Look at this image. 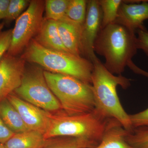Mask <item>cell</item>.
<instances>
[{
  "label": "cell",
  "mask_w": 148,
  "mask_h": 148,
  "mask_svg": "<svg viewBox=\"0 0 148 148\" xmlns=\"http://www.w3.org/2000/svg\"><path fill=\"white\" fill-rule=\"evenodd\" d=\"M91 85L95 110L103 116L116 119L128 132L133 129L129 115L125 111L117 93L116 88L130 86V79L121 75H115L109 72L97 57L92 62Z\"/></svg>",
  "instance_id": "6da1fadb"
},
{
  "label": "cell",
  "mask_w": 148,
  "mask_h": 148,
  "mask_svg": "<svg viewBox=\"0 0 148 148\" xmlns=\"http://www.w3.org/2000/svg\"><path fill=\"white\" fill-rule=\"evenodd\" d=\"M135 33L114 23L101 29L94 44V52L104 56L109 72L121 75L138 50Z\"/></svg>",
  "instance_id": "7a4b0ae2"
},
{
  "label": "cell",
  "mask_w": 148,
  "mask_h": 148,
  "mask_svg": "<svg viewBox=\"0 0 148 148\" xmlns=\"http://www.w3.org/2000/svg\"><path fill=\"white\" fill-rule=\"evenodd\" d=\"M21 57L47 71L68 75L91 84L94 66L87 58L46 48L35 39L31 40Z\"/></svg>",
  "instance_id": "3957f363"
},
{
  "label": "cell",
  "mask_w": 148,
  "mask_h": 148,
  "mask_svg": "<svg viewBox=\"0 0 148 148\" xmlns=\"http://www.w3.org/2000/svg\"><path fill=\"white\" fill-rule=\"evenodd\" d=\"M48 85L69 115L90 113L95 110L91 84L76 78L44 71Z\"/></svg>",
  "instance_id": "277c9868"
},
{
  "label": "cell",
  "mask_w": 148,
  "mask_h": 148,
  "mask_svg": "<svg viewBox=\"0 0 148 148\" xmlns=\"http://www.w3.org/2000/svg\"><path fill=\"white\" fill-rule=\"evenodd\" d=\"M49 124L44 135L46 139L61 137L86 138L100 143L111 118L98 111L90 113L69 115L63 111L49 113Z\"/></svg>",
  "instance_id": "5b68a950"
},
{
  "label": "cell",
  "mask_w": 148,
  "mask_h": 148,
  "mask_svg": "<svg viewBox=\"0 0 148 148\" xmlns=\"http://www.w3.org/2000/svg\"><path fill=\"white\" fill-rule=\"evenodd\" d=\"M13 92L22 100L51 113L63 111L60 102L48 85L43 70L38 66L26 68L21 85Z\"/></svg>",
  "instance_id": "8992f818"
},
{
  "label": "cell",
  "mask_w": 148,
  "mask_h": 148,
  "mask_svg": "<svg viewBox=\"0 0 148 148\" xmlns=\"http://www.w3.org/2000/svg\"><path fill=\"white\" fill-rule=\"evenodd\" d=\"M45 8V1H30L27 10L16 19L8 54L16 56L27 48L33 37L38 34L43 21Z\"/></svg>",
  "instance_id": "52a82bcc"
},
{
  "label": "cell",
  "mask_w": 148,
  "mask_h": 148,
  "mask_svg": "<svg viewBox=\"0 0 148 148\" xmlns=\"http://www.w3.org/2000/svg\"><path fill=\"white\" fill-rule=\"evenodd\" d=\"M102 12L98 1H88L86 16L82 26V44L83 53L92 62L97 56L94 42L101 30Z\"/></svg>",
  "instance_id": "ba28073f"
},
{
  "label": "cell",
  "mask_w": 148,
  "mask_h": 148,
  "mask_svg": "<svg viewBox=\"0 0 148 148\" xmlns=\"http://www.w3.org/2000/svg\"><path fill=\"white\" fill-rule=\"evenodd\" d=\"M26 61L6 53L0 63V100L7 98L20 86Z\"/></svg>",
  "instance_id": "9c48e42d"
},
{
  "label": "cell",
  "mask_w": 148,
  "mask_h": 148,
  "mask_svg": "<svg viewBox=\"0 0 148 148\" xmlns=\"http://www.w3.org/2000/svg\"><path fill=\"white\" fill-rule=\"evenodd\" d=\"M7 98L18 111L30 130L38 131L44 135L49 124V112L22 100L13 92Z\"/></svg>",
  "instance_id": "30bf717a"
},
{
  "label": "cell",
  "mask_w": 148,
  "mask_h": 148,
  "mask_svg": "<svg viewBox=\"0 0 148 148\" xmlns=\"http://www.w3.org/2000/svg\"><path fill=\"white\" fill-rule=\"evenodd\" d=\"M148 19V1L140 3H126L123 1L114 23L123 25L136 33L146 28L144 21Z\"/></svg>",
  "instance_id": "8fae6325"
},
{
  "label": "cell",
  "mask_w": 148,
  "mask_h": 148,
  "mask_svg": "<svg viewBox=\"0 0 148 148\" xmlns=\"http://www.w3.org/2000/svg\"><path fill=\"white\" fill-rule=\"evenodd\" d=\"M59 35L63 44L71 54L81 56L83 54L82 44L83 25L66 17L57 21Z\"/></svg>",
  "instance_id": "7c38bea8"
},
{
  "label": "cell",
  "mask_w": 148,
  "mask_h": 148,
  "mask_svg": "<svg viewBox=\"0 0 148 148\" xmlns=\"http://www.w3.org/2000/svg\"><path fill=\"white\" fill-rule=\"evenodd\" d=\"M35 39L46 48L70 53L61 41L58 32L57 21L46 18L44 19Z\"/></svg>",
  "instance_id": "4fadbf2b"
},
{
  "label": "cell",
  "mask_w": 148,
  "mask_h": 148,
  "mask_svg": "<svg viewBox=\"0 0 148 148\" xmlns=\"http://www.w3.org/2000/svg\"><path fill=\"white\" fill-rule=\"evenodd\" d=\"M127 132L119 121L111 118L101 142L94 148H131L125 140Z\"/></svg>",
  "instance_id": "5bb4252c"
},
{
  "label": "cell",
  "mask_w": 148,
  "mask_h": 148,
  "mask_svg": "<svg viewBox=\"0 0 148 148\" xmlns=\"http://www.w3.org/2000/svg\"><path fill=\"white\" fill-rule=\"evenodd\" d=\"M49 140L41 132L29 130L15 133L3 145L5 148H44Z\"/></svg>",
  "instance_id": "9a60e30c"
},
{
  "label": "cell",
  "mask_w": 148,
  "mask_h": 148,
  "mask_svg": "<svg viewBox=\"0 0 148 148\" xmlns=\"http://www.w3.org/2000/svg\"><path fill=\"white\" fill-rule=\"evenodd\" d=\"M0 117L7 126L14 133L30 130L7 98L0 100Z\"/></svg>",
  "instance_id": "2e32d148"
},
{
  "label": "cell",
  "mask_w": 148,
  "mask_h": 148,
  "mask_svg": "<svg viewBox=\"0 0 148 148\" xmlns=\"http://www.w3.org/2000/svg\"><path fill=\"white\" fill-rule=\"evenodd\" d=\"M99 143L86 138L61 137L49 139L44 148H94Z\"/></svg>",
  "instance_id": "e0dca14e"
},
{
  "label": "cell",
  "mask_w": 148,
  "mask_h": 148,
  "mask_svg": "<svg viewBox=\"0 0 148 148\" xmlns=\"http://www.w3.org/2000/svg\"><path fill=\"white\" fill-rule=\"evenodd\" d=\"M123 1L121 0L98 1L102 12L101 29L105 28L109 24L114 23Z\"/></svg>",
  "instance_id": "ac0fdd59"
},
{
  "label": "cell",
  "mask_w": 148,
  "mask_h": 148,
  "mask_svg": "<svg viewBox=\"0 0 148 148\" xmlns=\"http://www.w3.org/2000/svg\"><path fill=\"white\" fill-rule=\"evenodd\" d=\"M70 0H47L45 1L46 19L56 21L67 17L66 11Z\"/></svg>",
  "instance_id": "d6986e66"
},
{
  "label": "cell",
  "mask_w": 148,
  "mask_h": 148,
  "mask_svg": "<svg viewBox=\"0 0 148 148\" xmlns=\"http://www.w3.org/2000/svg\"><path fill=\"white\" fill-rule=\"evenodd\" d=\"M125 140L131 148H148V126L134 127L127 131Z\"/></svg>",
  "instance_id": "ffe728a7"
},
{
  "label": "cell",
  "mask_w": 148,
  "mask_h": 148,
  "mask_svg": "<svg viewBox=\"0 0 148 148\" xmlns=\"http://www.w3.org/2000/svg\"><path fill=\"white\" fill-rule=\"evenodd\" d=\"M88 1L70 0L66 16L72 21L83 25L86 16Z\"/></svg>",
  "instance_id": "44dd1931"
},
{
  "label": "cell",
  "mask_w": 148,
  "mask_h": 148,
  "mask_svg": "<svg viewBox=\"0 0 148 148\" xmlns=\"http://www.w3.org/2000/svg\"><path fill=\"white\" fill-rule=\"evenodd\" d=\"M31 1L27 0H10L5 22L10 23L17 19L22 14V12L29 6Z\"/></svg>",
  "instance_id": "7402d4cb"
},
{
  "label": "cell",
  "mask_w": 148,
  "mask_h": 148,
  "mask_svg": "<svg viewBox=\"0 0 148 148\" xmlns=\"http://www.w3.org/2000/svg\"><path fill=\"white\" fill-rule=\"evenodd\" d=\"M12 32V29L0 32V63L10 47Z\"/></svg>",
  "instance_id": "603a6c76"
},
{
  "label": "cell",
  "mask_w": 148,
  "mask_h": 148,
  "mask_svg": "<svg viewBox=\"0 0 148 148\" xmlns=\"http://www.w3.org/2000/svg\"><path fill=\"white\" fill-rule=\"evenodd\" d=\"M129 115L133 128L148 126V108L138 113L129 114Z\"/></svg>",
  "instance_id": "cb8c5ba5"
},
{
  "label": "cell",
  "mask_w": 148,
  "mask_h": 148,
  "mask_svg": "<svg viewBox=\"0 0 148 148\" xmlns=\"http://www.w3.org/2000/svg\"><path fill=\"white\" fill-rule=\"evenodd\" d=\"M138 34L137 46L138 49H142L148 56V31L146 28L136 31Z\"/></svg>",
  "instance_id": "d4e9b609"
},
{
  "label": "cell",
  "mask_w": 148,
  "mask_h": 148,
  "mask_svg": "<svg viewBox=\"0 0 148 148\" xmlns=\"http://www.w3.org/2000/svg\"><path fill=\"white\" fill-rule=\"evenodd\" d=\"M14 134L6 125L0 117V144L3 145Z\"/></svg>",
  "instance_id": "484cf974"
},
{
  "label": "cell",
  "mask_w": 148,
  "mask_h": 148,
  "mask_svg": "<svg viewBox=\"0 0 148 148\" xmlns=\"http://www.w3.org/2000/svg\"><path fill=\"white\" fill-rule=\"evenodd\" d=\"M10 0H0V20L6 16Z\"/></svg>",
  "instance_id": "4316f807"
},
{
  "label": "cell",
  "mask_w": 148,
  "mask_h": 148,
  "mask_svg": "<svg viewBox=\"0 0 148 148\" xmlns=\"http://www.w3.org/2000/svg\"><path fill=\"white\" fill-rule=\"evenodd\" d=\"M127 66L130 69L131 71L134 72L135 73L139 74V75H142L148 78V72L144 71L143 69L139 68L132 61H130L127 65Z\"/></svg>",
  "instance_id": "83f0119b"
},
{
  "label": "cell",
  "mask_w": 148,
  "mask_h": 148,
  "mask_svg": "<svg viewBox=\"0 0 148 148\" xmlns=\"http://www.w3.org/2000/svg\"><path fill=\"white\" fill-rule=\"evenodd\" d=\"M4 26V23H0V32L2 30Z\"/></svg>",
  "instance_id": "f1b7e54d"
},
{
  "label": "cell",
  "mask_w": 148,
  "mask_h": 148,
  "mask_svg": "<svg viewBox=\"0 0 148 148\" xmlns=\"http://www.w3.org/2000/svg\"><path fill=\"white\" fill-rule=\"evenodd\" d=\"M0 148H5V147L3 145L0 144Z\"/></svg>",
  "instance_id": "f546056e"
}]
</instances>
